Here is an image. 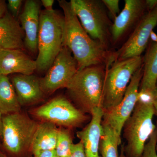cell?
<instances>
[{"instance_id": "obj_1", "label": "cell", "mask_w": 157, "mask_h": 157, "mask_svg": "<svg viewBox=\"0 0 157 157\" xmlns=\"http://www.w3.org/2000/svg\"><path fill=\"white\" fill-rule=\"evenodd\" d=\"M63 12V44L72 52L78 70L94 65L107 66L113 62V51L107 50L90 36L79 22L70 2L59 0Z\"/></svg>"}, {"instance_id": "obj_2", "label": "cell", "mask_w": 157, "mask_h": 157, "mask_svg": "<svg viewBox=\"0 0 157 157\" xmlns=\"http://www.w3.org/2000/svg\"><path fill=\"white\" fill-rule=\"evenodd\" d=\"M153 94L139 91V98L135 109L123 128L126 157H140L144 147L156 127L153 122L155 115Z\"/></svg>"}, {"instance_id": "obj_3", "label": "cell", "mask_w": 157, "mask_h": 157, "mask_svg": "<svg viewBox=\"0 0 157 157\" xmlns=\"http://www.w3.org/2000/svg\"><path fill=\"white\" fill-rule=\"evenodd\" d=\"M105 70L106 66L100 65L78 70L67 88L76 107L85 114L102 108Z\"/></svg>"}, {"instance_id": "obj_4", "label": "cell", "mask_w": 157, "mask_h": 157, "mask_svg": "<svg viewBox=\"0 0 157 157\" xmlns=\"http://www.w3.org/2000/svg\"><path fill=\"white\" fill-rule=\"evenodd\" d=\"M64 19L55 10L40 12L36 70L47 72L63 47Z\"/></svg>"}, {"instance_id": "obj_5", "label": "cell", "mask_w": 157, "mask_h": 157, "mask_svg": "<svg viewBox=\"0 0 157 157\" xmlns=\"http://www.w3.org/2000/svg\"><path fill=\"white\" fill-rule=\"evenodd\" d=\"M143 63V57L116 60L106 66L102 108L104 111L115 107L123 99L132 76Z\"/></svg>"}, {"instance_id": "obj_6", "label": "cell", "mask_w": 157, "mask_h": 157, "mask_svg": "<svg viewBox=\"0 0 157 157\" xmlns=\"http://www.w3.org/2000/svg\"><path fill=\"white\" fill-rule=\"evenodd\" d=\"M73 11L83 28L107 50L111 44L112 25L106 7L100 0H71Z\"/></svg>"}, {"instance_id": "obj_7", "label": "cell", "mask_w": 157, "mask_h": 157, "mask_svg": "<svg viewBox=\"0 0 157 157\" xmlns=\"http://www.w3.org/2000/svg\"><path fill=\"white\" fill-rule=\"evenodd\" d=\"M38 124L21 111L4 116L2 136L5 148L14 154L31 150Z\"/></svg>"}, {"instance_id": "obj_8", "label": "cell", "mask_w": 157, "mask_h": 157, "mask_svg": "<svg viewBox=\"0 0 157 157\" xmlns=\"http://www.w3.org/2000/svg\"><path fill=\"white\" fill-rule=\"evenodd\" d=\"M32 114L41 121L69 129L80 126L87 119L85 113L62 96L54 98L35 108Z\"/></svg>"}, {"instance_id": "obj_9", "label": "cell", "mask_w": 157, "mask_h": 157, "mask_svg": "<svg viewBox=\"0 0 157 157\" xmlns=\"http://www.w3.org/2000/svg\"><path fill=\"white\" fill-rule=\"evenodd\" d=\"M143 75V63L132 76L120 103L115 107L104 111L102 124L110 127L121 140L124 124L132 114L138 101Z\"/></svg>"}, {"instance_id": "obj_10", "label": "cell", "mask_w": 157, "mask_h": 157, "mask_svg": "<svg viewBox=\"0 0 157 157\" xmlns=\"http://www.w3.org/2000/svg\"><path fill=\"white\" fill-rule=\"evenodd\" d=\"M78 71L72 52L63 46L45 76L40 78L42 91L45 94H51L59 89L67 88Z\"/></svg>"}, {"instance_id": "obj_11", "label": "cell", "mask_w": 157, "mask_h": 157, "mask_svg": "<svg viewBox=\"0 0 157 157\" xmlns=\"http://www.w3.org/2000/svg\"><path fill=\"white\" fill-rule=\"evenodd\" d=\"M157 25V6L147 12L122 46L113 51L114 61L141 56L147 48L151 32Z\"/></svg>"}, {"instance_id": "obj_12", "label": "cell", "mask_w": 157, "mask_h": 157, "mask_svg": "<svg viewBox=\"0 0 157 157\" xmlns=\"http://www.w3.org/2000/svg\"><path fill=\"white\" fill-rule=\"evenodd\" d=\"M124 7L117 16L110 28L111 44L119 43L133 32L147 12L145 0H125Z\"/></svg>"}, {"instance_id": "obj_13", "label": "cell", "mask_w": 157, "mask_h": 157, "mask_svg": "<svg viewBox=\"0 0 157 157\" xmlns=\"http://www.w3.org/2000/svg\"><path fill=\"white\" fill-rule=\"evenodd\" d=\"M40 4L36 0H27L18 19L25 35L24 44L33 54L38 52V37L40 24Z\"/></svg>"}, {"instance_id": "obj_14", "label": "cell", "mask_w": 157, "mask_h": 157, "mask_svg": "<svg viewBox=\"0 0 157 157\" xmlns=\"http://www.w3.org/2000/svg\"><path fill=\"white\" fill-rule=\"evenodd\" d=\"M36 70V60L21 49H6L0 48V74H33Z\"/></svg>"}, {"instance_id": "obj_15", "label": "cell", "mask_w": 157, "mask_h": 157, "mask_svg": "<svg viewBox=\"0 0 157 157\" xmlns=\"http://www.w3.org/2000/svg\"><path fill=\"white\" fill-rule=\"evenodd\" d=\"M11 82L21 107L36 104L42 101L45 97L40 78L33 74H15L11 77Z\"/></svg>"}, {"instance_id": "obj_16", "label": "cell", "mask_w": 157, "mask_h": 157, "mask_svg": "<svg viewBox=\"0 0 157 157\" xmlns=\"http://www.w3.org/2000/svg\"><path fill=\"white\" fill-rule=\"evenodd\" d=\"M103 114L101 107L94 109L90 114V121L84 128L76 132V136L83 144L86 157H101L99 147L103 133Z\"/></svg>"}, {"instance_id": "obj_17", "label": "cell", "mask_w": 157, "mask_h": 157, "mask_svg": "<svg viewBox=\"0 0 157 157\" xmlns=\"http://www.w3.org/2000/svg\"><path fill=\"white\" fill-rule=\"evenodd\" d=\"M24 39V33L19 21L7 11L0 18V48L23 50Z\"/></svg>"}, {"instance_id": "obj_18", "label": "cell", "mask_w": 157, "mask_h": 157, "mask_svg": "<svg viewBox=\"0 0 157 157\" xmlns=\"http://www.w3.org/2000/svg\"><path fill=\"white\" fill-rule=\"evenodd\" d=\"M59 132V128L54 124L46 121L39 123L31 149L33 155L55 150Z\"/></svg>"}, {"instance_id": "obj_19", "label": "cell", "mask_w": 157, "mask_h": 157, "mask_svg": "<svg viewBox=\"0 0 157 157\" xmlns=\"http://www.w3.org/2000/svg\"><path fill=\"white\" fill-rule=\"evenodd\" d=\"M157 81V42L150 41L143 57V75L139 90L153 93Z\"/></svg>"}, {"instance_id": "obj_20", "label": "cell", "mask_w": 157, "mask_h": 157, "mask_svg": "<svg viewBox=\"0 0 157 157\" xmlns=\"http://www.w3.org/2000/svg\"><path fill=\"white\" fill-rule=\"evenodd\" d=\"M21 107L9 77L0 74V111L7 115L20 112Z\"/></svg>"}, {"instance_id": "obj_21", "label": "cell", "mask_w": 157, "mask_h": 157, "mask_svg": "<svg viewBox=\"0 0 157 157\" xmlns=\"http://www.w3.org/2000/svg\"><path fill=\"white\" fill-rule=\"evenodd\" d=\"M102 126L103 133L99 147L101 157H119L118 147L121 144V140L110 127L103 124Z\"/></svg>"}, {"instance_id": "obj_22", "label": "cell", "mask_w": 157, "mask_h": 157, "mask_svg": "<svg viewBox=\"0 0 157 157\" xmlns=\"http://www.w3.org/2000/svg\"><path fill=\"white\" fill-rule=\"evenodd\" d=\"M73 144L70 129L59 128L57 142L55 150L58 157H69Z\"/></svg>"}, {"instance_id": "obj_23", "label": "cell", "mask_w": 157, "mask_h": 157, "mask_svg": "<svg viewBox=\"0 0 157 157\" xmlns=\"http://www.w3.org/2000/svg\"><path fill=\"white\" fill-rule=\"evenodd\" d=\"M156 145L157 131L156 129L145 144L143 153L140 157H157Z\"/></svg>"}, {"instance_id": "obj_24", "label": "cell", "mask_w": 157, "mask_h": 157, "mask_svg": "<svg viewBox=\"0 0 157 157\" xmlns=\"http://www.w3.org/2000/svg\"><path fill=\"white\" fill-rule=\"evenodd\" d=\"M106 7L109 17L114 20L120 11L119 1L118 0H102Z\"/></svg>"}, {"instance_id": "obj_25", "label": "cell", "mask_w": 157, "mask_h": 157, "mask_svg": "<svg viewBox=\"0 0 157 157\" xmlns=\"http://www.w3.org/2000/svg\"><path fill=\"white\" fill-rule=\"evenodd\" d=\"M21 0H9L7 8L10 11V14L15 19L18 18L20 15V11L22 6Z\"/></svg>"}, {"instance_id": "obj_26", "label": "cell", "mask_w": 157, "mask_h": 157, "mask_svg": "<svg viewBox=\"0 0 157 157\" xmlns=\"http://www.w3.org/2000/svg\"><path fill=\"white\" fill-rule=\"evenodd\" d=\"M69 157H86L84 147L81 141L73 143Z\"/></svg>"}, {"instance_id": "obj_27", "label": "cell", "mask_w": 157, "mask_h": 157, "mask_svg": "<svg viewBox=\"0 0 157 157\" xmlns=\"http://www.w3.org/2000/svg\"><path fill=\"white\" fill-rule=\"evenodd\" d=\"M34 156V157H58L55 150L40 152Z\"/></svg>"}, {"instance_id": "obj_28", "label": "cell", "mask_w": 157, "mask_h": 157, "mask_svg": "<svg viewBox=\"0 0 157 157\" xmlns=\"http://www.w3.org/2000/svg\"><path fill=\"white\" fill-rule=\"evenodd\" d=\"M41 2L45 8V11H52L54 10L53 9V4L54 3V0H42Z\"/></svg>"}, {"instance_id": "obj_29", "label": "cell", "mask_w": 157, "mask_h": 157, "mask_svg": "<svg viewBox=\"0 0 157 157\" xmlns=\"http://www.w3.org/2000/svg\"><path fill=\"white\" fill-rule=\"evenodd\" d=\"M147 12L152 10L157 6V0H145Z\"/></svg>"}, {"instance_id": "obj_30", "label": "cell", "mask_w": 157, "mask_h": 157, "mask_svg": "<svg viewBox=\"0 0 157 157\" xmlns=\"http://www.w3.org/2000/svg\"><path fill=\"white\" fill-rule=\"evenodd\" d=\"M7 6L6 1L0 0V18L3 17L6 14L7 10Z\"/></svg>"}, {"instance_id": "obj_31", "label": "cell", "mask_w": 157, "mask_h": 157, "mask_svg": "<svg viewBox=\"0 0 157 157\" xmlns=\"http://www.w3.org/2000/svg\"><path fill=\"white\" fill-rule=\"evenodd\" d=\"M153 105L154 109L155 115L157 117V81L153 93Z\"/></svg>"}, {"instance_id": "obj_32", "label": "cell", "mask_w": 157, "mask_h": 157, "mask_svg": "<svg viewBox=\"0 0 157 157\" xmlns=\"http://www.w3.org/2000/svg\"><path fill=\"white\" fill-rule=\"evenodd\" d=\"M150 41L152 42L157 43V35L153 31H152L150 37Z\"/></svg>"}, {"instance_id": "obj_33", "label": "cell", "mask_w": 157, "mask_h": 157, "mask_svg": "<svg viewBox=\"0 0 157 157\" xmlns=\"http://www.w3.org/2000/svg\"><path fill=\"white\" fill-rule=\"evenodd\" d=\"M2 113L0 111V136L2 135L3 132V117Z\"/></svg>"}, {"instance_id": "obj_34", "label": "cell", "mask_w": 157, "mask_h": 157, "mask_svg": "<svg viewBox=\"0 0 157 157\" xmlns=\"http://www.w3.org/2000/svg\"><path fill=\"white\" fill-rule=\"evenodd\" d=\"M124 144H121L120 153L119 155V157H126L124 153Z\"/></svg>"}, {"instance_id": "obj_35", "label": "cell", "mask_w": 157, "mask_h": 157, "mask_svg": "<svg viewBox=\"0 0 157 157\" xmlns=\"http://www.w3.org/2000/svg\"><path fill=\"white\" fill-rule=\"evenodd\" d=\"M0 157H7L5 155L3 154L2 153H0Z\"/></svg>"}, {"instance_id": "obj_36", "label": "cell", "mask_w": 157, "mask_h": 157, "mask_svg": "<svg viewBox=\"0 0 157 157\" xmlns=\"http://www.w3.org/2000/svg\"><path fill=\"white\" fill-rule=\"evenodd\" d=\"M156 131H157V145H156V150L157 151V125L156 126Z\"/></svg>"}]
</instances>
